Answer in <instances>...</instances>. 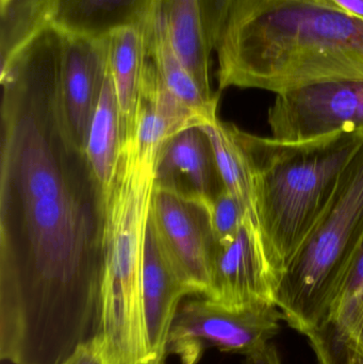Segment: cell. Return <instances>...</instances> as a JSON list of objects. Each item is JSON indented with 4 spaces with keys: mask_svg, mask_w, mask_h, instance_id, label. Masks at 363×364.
I'll list each match as a JSON object with an SVG mask.
<instances>
[{
    "mask_svg": "<svg viewBox=\"0 0 363 364\" xmlns=\"http://www.w3.org/2000/svg\"><path fill=\"white\" fill-rule=\"evenodd\" d=\"M104 193L53 87L4 91L0 357L60 364L95 327Z\"/></svg>",
    "mask_w": 363,
    "mask_h": 364,
    "instance_id": "6da1fadb",
    "label": "cell"
},
{
    "mask_svg": "<svg viewBox=\"0 0 363 364\" xmlns=\"http://www.w3.org/2000/svg\"><path fill=\"white\" fill-rule=\"evenodd\" d=\"M215 49L220 90L363 80L362 19L305 0H232Z\"/></svg>",
    "mask_w": 363,
    "mask_h": 364,
    "instance_id": "7a4b0ae2",
    "label": "cell"
},
{
    "mask_svg": "<svg viewBox=\"0 0 363 364\" xmlns=\"http://www.w3.org/2000/svg\"><path fill=\"white\" fill-rule=\"evenodd\" d=\"M253 174L256 218L279 284L363 144V130L281 142L237 130ZM278 287V284H277Z\"/></svg>",
    "mask_w": 363,
    "mask_h": 364,
    "instance_id": "3957f363",
    "label": "cell"
},
{
    "mask_svg": "<svg viewBox=\"0 0 363 364\" xmlns=\"http://www.w3.org/2000/svg\"><path fill=\"white\" fill-rule=\"evenodd\" d=\"M362 239L363 144L279 280L275 305L290 327L307 338L321 328Z\"/></svg>",
    "mask_w": 363,
    "mask_h": 364,
    "instance_id": "277c9868",
    "label": "cell"
},
{
    "mask_svg": "<svg viewBox=\"0 0 363 364\" xmlns=\"http://www.w3.org/2000/svg\"><path fill=\"white\" fill-rule=\"evenodd\" d=\"M281 321L275 305L232 309L206 297L194 299L177 312L168 354L178 357L181 364H198L209 348L246 357L270 344Z\"/></svg>",
    "mask_w": 363,
    "mask_h": 364,
    "instance_id": "5b68a950",
    "label": "cell"
},
{
    "mask_svg": "<svg viewBox=\"0 0 363 364\" xmlns=\"http://www.w3.org/2000/svg\"><path fill=\"white\" fill-rule=\"evenodd\" d=\"M276 95L268 119L275 140L305 142L363 130V80L315 83Z\"/></svg>",
    "mask_w": 363,
    "mask_h": 364,
    "instance_id": "8992f818",
    "label": "cell"
},
{
    "mask_svg": "<svg viewBox=\"0 0 363 364\" xmlns=\"http://www.w3.org/2000/svg\"><path fill=\"white\" fill-rule=\"evenodd\" d=\"M151 218L183 284L192 295L206 296L217 250L208 207L156 186Z\"/></svg>",
    "mask_w": 363,
    "mask_h": 364,
    "instance_id": "52a82bcc",
    "label": "cell"
},
{
    "mask_svg": "<svg viewBox=\"0 0 363 364\" xmlns=\"http://www.w3.org/2000/svg\"><path fill=\"white\" fill-rule=\"evenodd\" d=\"M277 284L259 227L247 216L230 241L217 245L205 297L232 309L275 305Z\"/></svg>",
    "mask_w": 363,
    "mask_h": 364,
    "instance_id": "ba28073f",
    "label": "cell"
},
{
    "mask_svg": "<svg viewBox=\"0 0 363 364\" xmlns=\"http://www.w3.org/2000/svg\"><path fill=\"white\" fill-rule=\"evenodd\" d=\"M61 32L58 112L66 134L85 153L92 117L108 72L109 36L96 38Z\"/></svg>",
    "mask_w": 363,
    "mask_h": 364,
    "instance_id": "9c48e42d",
    "label": "cell"
},
{
    "mask_svg": "<svg viewBox=\"0 0 363 364\" xmlns=\"http://www.w3.org/2000/svg\"><path fill=\"white\" fill-rule=\"evenodd\" d=\"M192 295L173 267L149 216L143 263L142 299L149 363L166 364L170 329L185 296Z\"/></svg>",
    "mask_w": 363,
    "mask_h": 364,
    "instance_id": "30bf717a",
    "label": "cell"
},
{
    "mask_svg": "<svg viewBox=\"0 0 363 364\" xmlns=\"http://www.w3.org/2000/svg\"><path fill=\"white\" fill-rule=\"evenodd\" d=\"M156 186L207 207L225 190L212 147L200 126L181 130L162 147L156 166Z\"/></svg>",
    "mask_w": 363,
    "mask_h": 364,
    "instance_id": "8fae6325",
    "label": "cell"
},
{
    "mask_svg": "<svg viewBox=\"0 0 363 364\" xmlns=\"http://www.w3.org/2000/svg\"><path fill=\"white\" fill-rule=\"evenodd\" d=\"M149 62L143 26L121 28L109 36V70L117 92L124 142L134 134Z\"/></svg>",
    "mask_w": 363,
    "mask_h": 364,
    "instance_id": "7c38bea8",
    "label": "cell"
},
{
    "mask_svg": "<svg viewBox=\"0 0 363 364\" xmlns=\"http://www.w3.org/2000/svg\"><path fill=\"white\" fill-rule=\"evenodd\" d=\"M142 26L151 59L166 89L181 104L202 117V123L215 117L219 94L207 95L179 59L170 42L159 0H156L151 15Z\"/></svg>",
    "mask_w": 363,
    "mask_h": 364,
    "instance_id": "4fadbf2b",
    "label": "cell"
},
{
    "mask_svg": "<svg viewBox=\"0 0 363 364\" xmlns=\"http://www.w3.org/2000/svg\"><path fill=\"white\" fill-rule=\"evenodd\" d=\"M156 0H58L53 26L67 33L110 36L125 27L142 26Z\"/></svg>",
    "mask_w": 363,
    "mask_h": 364,
    "instance_id": "5bb4252c",
    "label": "cell"
},
{
    "mask_svg": "<svg viewBox=\"0 0 363 364\" xmlns=\"http://www.w3.org/2000/svg\"><path fill=\"white\" fill-rule=\"evenodd\" d=\"M159 4L179 59L207 95H217L209 81L212 49L205 32L200 0H159Z\"/></svg>",
    "mask_w": 363,
    "mask_h": 364,
    "instance_id": "9a60e30c",
    "label": "cell"
},
{
    "mask_svg": "<svg viewBox=\"0 0 363 364\" xmlns=\"http://www.w3.org/2000/svg\"><path fill=\"white\" fill-rule=\"evenodd\" d=\"M123 143L121 113L108 68L85 146L87 164L104 193L114 179Z\"/></svg>",
    "mask_w": 363,
    "mask_h": 364,
    "instance_id": "2e32d148",
    "label": "cell"
},
{
    "mask_svg": "<svg viewBox=\"0 0 363 364\" xmlns=\"http://www.w3.org/2000/svg\"><path fill=\"white\" fill-rule=\"evenodd\" d=\"M200 126L208 136L226 190L245 205L254 222L258 225L253 174L246 154L239 141L238 127L220 121L217 115Z\"/></svg>",
    "mask_w": 363,
    "mask_h": 364,
    "instance_id": "e0dca14e",
    "label": "cell"
},
{
    "mask_svg": "<svg viewBox=\"0 0 363 364\" xmlns=\"http://www.w3.org/2000/svg\"><path fill=\"white\" fill-rule=\"evenodd\" d=\"M58 0H8L1 4V68L44 30L53 26Z\"/></svg>",
    "mask_w": 363,
    "mask_h": 364,
    "instance_id": "ac0fdd59",
    "label": "cell"
},
{
    "mask_svg": "<svg viewBox=\"0 0 363 364\" xmlns=\"http://www.w3.org/2000/svg\"><path fill=\"white\" fill-rule=\"evenodd\" d=\"M208 211L217 245L230 241L247 216H251L245 205L226 188L215 197L209 205Z\"/></svg>",
    "mask_w": 363,
    "mask_h": 364,
    "instance_id": "d6986e66",
    "label": "cell"
},
{
    "mask_svg": "<svg viewBox=\"0 0 363 364\" xmlns=\"http://www.w3.org/2000/svg\"><path fill=\"white\" fill-rule=\"evenodd\" d=\"M362 299H363V239L336 295H335L325 322L328 318H332L342 310L355 305Z\"/></svg>",
    "mask_w": 363,
    "mask_h": 364,
    "instance_id": "ffe728a7",
    "label": "cell"
},
{
    "mask_svg": "<svg viewBox=\"0 0 363 364\" xmlns=\"http://www.w3.org/2000/svg\"><path fill=\"white\" fill-rule=\"evenodd\" d=\"M332 338L363 350V299L315 335Z\"/></svg>",
    "mask_w": 363,
    "mask_h": 364,
    "instance_id": "44dd1931",
    "label": "cell"
},
{
    "mask_svg": "<svg viewBox=\"0 0 363 364\" xmlns=\"http://www.w3.org/2000/svg\"><path fill=\"white\" fill-rule=\"evenodd\" d=\"M318 364H363V350L339 340L315 337L309 340Z\"/></svg>",
    "mask_w": 363,
    "mask_h": 364,
    "instance_id": "7402d4cb",
    "label": "cell"
},
{
    "mask_svg": "<svg viewBox=\"0 0 363 364\" xmlns=\"http://www.w3.org/2000/svg\"><path fill=\"white\" fill-rule=\"evenodd\" d=\"M60 364H107L93 338L79 344L74 352Z\"/></svg>",
    "mask_w": 363,
    "mask_h": 364,
    "instance_id": "603a6c76",
    "label": "cell"
},
{
    "mask_svg": "<svg viewBox=\"0 0 363 364\" xmlns=\"http://www.w3.org/2000/svg\"><path fill=\"white\" fill-rule=\"evenodd\" d=\"M326 8L353 15L363 21V0H305Z\"/></svg>",
    "mask_w": 363,
    "mask_h": 364,
    "instance_id": "cb8c5ba5",
    "label": "cell"
},
{
    "mask_svg": "<svg viewBox=\"0 0 363 364\" xmlns=\"http://www.w3.org/2000/svg\"><path fill=\"white\" fill-rule=\"evenodd\" d=\"M244 364H281V363L276 348L274 344L270 343L262 350L246 356Z\"/></svg>",
    "mask_w": 363,
    "mask_h": 364,
    "instance_id": "d4e9b609",
    "label": "cell"
},
{
    "mask_svg": "<svg viewBox=\"0 0 363 364\" xmlns=\"http://www.w3.org/2000/svg\"><path fill=\"white\" fill-rule=\"evenodd\" d=\"M6 1H8V0H0V2H1V4H4V2Z\"/></svg>",
    "mask_w": 363,
    "mask_h": 364,
    "instance_id": "484cf974",
    "label": "cell"
}]
</instances>
